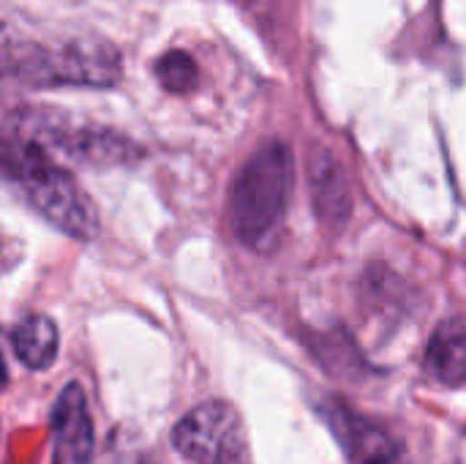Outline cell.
Instances as JSON below:
<instances>
[{
    "mask_svg": "<svg viewBox=\"0 0 466 464\" xmlns=\"http://www.w3.org/2000/svg\"><path fill=\"white\" fill-rule=\"evenodd\" d=\"M3 170L25 200L57 230L90 241L96 235V211L76 180L46 153V148L16 131H5Z\"/></svg>",
    "mask_w": 466,
    "mask_h": 464,
    "instance_id": "6da1fadb",
    "label": "cell"
},
{
    "mask_svg": "<svg viewBox=\"0 0 466 464\" xmlns=\"http://www.w3.org/2000/svg\"><path fill=\"white\" fill-rule=\"evenodd\" d=\"M292 180V150L279 139L262 145L240 167L229 194V224L240 243L265 249L276 238L287 216Z\"/></svg>",
    "mask_w": 466,
    "mask_h": 464,
    "instance_id": "7a4b0ae2",
    "label": "cell"
},
{
    "mask_svg": "<svg viewBox=\"0 0 466 464\" xmlns=\"http://www.w3.org/2000/svg\"><path fill=\"white\" fill-rule=\"evenodd\" d=\"M5 74L16 77L25 85L55 88V85H79V88H109L120 79V52L96 36L71 38L57 46L19 41L14 44L5 36L3 44Z\"/></svg>",
    "mask_w": 466,
    "mask_h": 464,
    "instance_id": "3957f363",
    "label": "cell"
},
{
    "mask_svg": "<svg viewBox=\"0 0 466 464\" xmlns=\"http://www.w3.org/2000/svg\"><path fill=\"white\" fill-rule=\"evenodd\" d=\"M11 120L16 123V129L8 126V131L30 137L44 148H55L79 164L112 167V164H131L134 159L142 156V150L131 139L120 137L117 131L98 129V126H76L49 109H38L33 115H14Z\"/></svg>",
    "mask_w": 466,
    "mask_h": 464,
    "instance_id": "277c9868",
    "label": "cell"
},
{
    "mask_svg": "<svg viewBox=\"0 0 466 464\" xmlns=\"http://www.w3.org/2000/svg\"><path fill=\"white\" fill-rule=\"evenodd\" d=\"M172 446L191 464H248L243 418L229 402L188 410L172 429Z\"/></svg>",
    "mask_w": 466,
    "mask_h": 464,
    "instance_id": "5b68a950",
    "label": "cell"
},
{
    "mask_svg": "<svg viewBox=\"0 0 466 464\" xmlns=\"http://www.w3.org/2000/svg\"><path fill=\"white\" fill-rule=\"evenodd\" d=\"M325 416L344 446L350 464H412L407 446L390 429L358 416L347 405H336Z\"/></svg>",
    "mask_w": 466,
    "mask_h": 464,
    "instance_id": "8992f818",
    "label": "cell"
},
{
    "mask_svg": "<svg viewBox=\"0 0 466 464\" xmlns=\"http://www.w3.org/2000/svg\"><path fill=\"white\" fill-rule=\"evenodd\" d=\"M52 432L60 449L68 454L71 464H87L93 457V418L87 407V397L79 383H71L60 391L52 407Z\"/></svg>",
    "mask_w": 466,
    "mask_h": 464,
    "instance_id": "52a82bcc",
    "label": "cell"
},
{
    "mask_svg": "<svg viewBox=\"0 0 466 464\" xmlns=\"http://www.w3.org/2000/svg\"><path fill=\"white\" fill-rule=\"evenodd\" d=\"M311 175V197L317 216L328 227H344V222L352 216V191L347 183L344 170L328 150H317L309 164Z\"/></svg>",
    "mask_w": 466,
    "mask_h": 464,
    "instance_id": "ba28073f",
    "label": "cell"
},
{
    "mask_svg": "<svg viewBox=\"0 0 466 464\" xmlns=\"http://www.w3.org/2000/svg\"><path fill=\"white\" fill-rule=\"evenodd\" d=\"M426 369L442 386L466 383V325L461 320H448L434 331L426 347Z\"/></svg>",
    "mask_w": 466,
    "mask_h": 464,
    "instance_id": "9c48e42d",
    "label": "cell"
},
{
    "mask_svg": "<svg viewBox=\"0 0 466 464\" xmlns=\"http://www.w3.org/2000/svg\"><path fill=\"white\" fill-rule=\"evenodd\" d=\"M60 336L57 325L44 314H30L19 320L11 331V350L27 369H46L57 358Z\"/></svg>",
    "mask_w": 466,
    "mask_h": 464,
    "instance_id": "30bf717a",
    "label": "cell"
},
{
    "mask_svg": "<svg viewBox=\"0 0 466 464\" xmlns=\"http://www.w3.org/2000/svg\"><path fill=\"white\" fill-rule=\"evenodd\" d=\"M156 77L169 93H188V90H194L199 71H197V63L186 52L172 49L156 63Z\"/></svg>",
    "mask_w": 466,
    "mask_h": 464,
    "instance_id": "8fae6325",
    "label": "cell"
}]
</instances>
